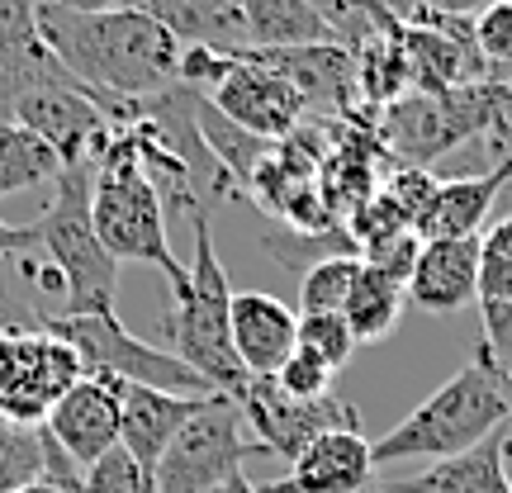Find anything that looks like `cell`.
<instances>
[{
    "label": "cell",
    "mask_w": 512,
    "mask_h": 493,
    "mask_svg": "<svg viewBox=\"0 0 512 493\" xmlns=\"http://www.w3.org/2000/svg\"><path fill=\"white\" fill-rule=\"evenodd\" d=\"M38 34L76 86L114 100H152L181 86V38L133 5L72 15L38 0Z\"/></svg>",
    "instance_id": "1"
},
{
    "label": "cell",
    "mask_w": 512,
    "mask_h": 493,
    "mask_svg": "<svg viewBox=\"0 0 512 493\" xmlns=\"http://www.w3.org/2000/svg\"><path fill=\"white\" fill-rule=\"evenodd\" d=\"M91 181L95 166H67L57 176L48 209L34 219V252L10 261L62 290V313H114L119 299V261L91 223Z\"/></svg>",
    "instance_id": "2"
},
{
    "label": "cell",
    "mask_w": 512,
    "mask_h": 493,
    "mask_svg": "<svg viewBox=\"0 0 512 493\" xmlns=\"http://www.w3.org/2000/svg\"><path fill=\"white\" fill-rule=\"evenodd\" d=\"M508 418L512 413H508V399H503L498 366L479 347L399 427H389L380 441H370L375 470H389L399 460H427V465H437V460L465 456V451H475L479 441L494 437L498 427H508Z\"/></svg>",
    "instance_id": "3"
},
{
    "label": "cell",
    "mask_w": 512,
    "mask_h": 493,
    "mask_svg": "<svg viewBox=\"0 0 512 493\" xmlns=\"http://www.w3.org/2000/svg\"><path fill=\"white\" fill-rule=\"evenodd\" d=\"M91 223L105 252L124 266H157L171 285V299L190 290V266L171 252L166 238V200L162 190L147 181L138 152L119 128H110V138L95 157V181H91Z\"/></svg>",
    "instance_id": "4"
},
{
    "label": "cell",
    "mask_w": 512,
    "mask_h": 493,
    "mask_svg": "<svg viewBox=\"0 0 512 493\" xmlns=\"http://www.w3.org/2000/svg\"><path fill=\"white\" fill-rule=\"evenodd\" d=\"M214 209H190V228H195V256H190V290L171 299L166 313V342L171 356H181L214 394L242 399L252 375L242 370L238 351H233V285L214 247Z\"/></svg>",
    "instance_id": "5"
},
{
    "label": "cell",
    "mask_w": 512,
    "mask_h": 493,
    "mask_svg": "<svg viewBox=\"0 0 512 493\" xmlns=\"http://www.w3.org/2000/svg\"><path fill=\"white\" fill-rule=\"evenodd\" d=\"M43 328L76 351L86 375H105V380L119 384H147V389H166V394H214L181 356L133 337L119 323V313H48Z\"/></svg>",
    "instance_id": "6"
},
{
    "label": "cell",
    "mask_w": 512,
    "mask_h": 493,
    "mask_svg": "<svg viewBox=\"0 0 512 493\" xmlns=\"http://www.w3.org/2000/svg\"><path fill=\"white\" fill-rule=\"evenodd\" d=\"M247 456H261L242 432V408L228 394H214L185 422L152 470V493H214L242 470Z\"/></svg>",
    "instance_id": "7"
},
{
    "label": "cell",
    "mask_w": 512,
    "mask_h": 493,
    "mask_svg": "<svg viewBox=\"0 0 512 493\" xmlns=\"http://www.w3.org/2000/svg\"><path fill=\"white\" fill-rule=\"evenodd\" d=\"M86 370L76 361V351L43 328H10L5 342V361H0V418L10 422H34L48 418L53 408Z\"/></svg>",
    "instance_id": "8"
},
{
    "label": "cell",
    "mask_w": 512,
    "mask_h": 493,
    "mask_svg": "<svg viewBox=\"0 0 512 493\" xmlns=\"http://www.w3.org/2000/svg\"><path fill=\"white\" fill-rule=\"evenodd\" d=\"M242 422L252 427V441L261 446V456H280V460H299L318 437H328L337 427H361L356 408L337 394L323 399H290L271 375H256L247 384V394L238 399Z\"/></svg>",
    "instance_id": "9"
},
{
    "label": "cell",
    "mask_w": 512,
    "mask_h": 493,
    "mask_svg": "<svg viewBox=\"0 0 512 493\" xmlns=\"http://www.w3.org/2000/svg\"><path fill=\"white\" fill-rule=\"evenodd\" d=\"M204 100H209L223 119H233V124L247 128L252 138H261V143H285L290 133L304 128V114H309L304 95L294 91L275 67H266V62L252 53H242L238 62L228 67V76H223Z\"/></svg>",
    "instance_id": "10"
},
{
    "label": "cell",
    "mask_w": 512,
    "mask_h": 493,
    "mask_svg": "<svg viewBox=\"0 0 512 493\" xmlns=\"http://www.w3.org/2000/svg\"><path fill=\"white\" fill-rule=\"evenodd\" d=\"M15 124H24L29 133H38L43 143L57 152L62 171L67 166H95L100 147L110 138V119L95 105V95L76 81H53L38 86L19 100Z\"/></svg>",
    "instance_id": "11"
},
{
    "label": "cell",
    "mask_w": 512,
    "mask_h": 493,
    "mask_svg": "<svg viewBox=\"0 0 512 493\" xmlns=\"http://www.w3.org/2000/svg\"><path fill=\"white\" fill-rule=\"evenodd\" d=\"M53 446L72 460L76 470H91L100 456H110L124 432V408H119V380L105 375H81V380L48 408V418L38 422Z\"/></svg>",
    "instance_id": "12"
},
{
    "label": "cell",
    "mask_w": 512,
    "mask_h": 493,
    "mask_svg": "<svg viewBox=\"0 0 512 493\" xmlns=\"http://www.w3.org/2000/svg\"><path fill=\"white\" fill-rule=\"evenodd\" d=\"M72 81L38 34V0H0V124L38 86Z\"/></svg>",
    "instance_id": "13"
},
{
    "label": "cell",
    "mask_w": 512,
    "mask_h": 493,
    "mask_svg": "<svg viewBox=\"0 0 512 493\" xmlns=\"http://www.w3.org/2000/svg\"><path fill=\"white\" fill-rule=\"evenodd\" d=\"M261 493H366L375 489V451L361 437V427H337L318 437L304 456L290 465L285 479L256 484Z\"/></svg>",
    "instance_id": "14"
},
{
    "label": "cell",
    "mask_w": 512,
    "mask_h": 493,
    "mask_svg": "<svg viewBox=\"0 0 512 493\" xmlns=\"http://www.w3.org/2000/svg\"><path fill=\"white\" fill-rule=\"evenodd\" d=\"M214 394H166V389H147V384H119V408H124V432L119 446L138 460V470L152 479L162 451L185 422L200 413Z\"/></svg>",
    "instance_id": "15"
},
{
    "label": "cell",
    "mask_w": 512,
    "mask_h": 493,
    "mask_svg": "<svg viewBox=\"0 0 512 493\" xmlns=\"http://www.w3.org/2000/svg\"><path fill=\"white\" fill-rule=\"evenodd\" d=\"M233 351L247 375H275L299 351V313L261 290H233Z\"/></svg>",
    "instance_id": "16"
},
{
    "label": "cell",
    "mask_w": 512,
    "mask_h": 493,
    "mask_svg": "<svg viewBox=\"0 0 512 493\" xmlns=\"http://www.w3.org/2000/svg\"><path fill=\"white\" fill-rule=\"evenodd\" d=\"M403 294L422 313H460L479 304V238L422 242Z\"/></svg>",
    "instance_id": "17"
},
{
    "label": "cell",
    "mask_w": 512,
    "mask_h": 493,
    "mask_svg": "<svg viewBox=\"0 0 512 493\" xmlns=\"http://www.w3.org/2000/svg\"><path fill=\"white\" fill-rule=\"evenodd\" d=\"M266 67L290 81L304 95L309 110H332L351 114L356 100V53L347 43H309V48H285V53H252Z\"/></svg>",
    "instance_id": "18"
},
{
    "label": "cell",
    "mask_w": 512,
    "mask_h": 493,
    "mask_svg": "<svg viewBox=\"0 0 512 493\" xmlns=\"http://www.w3.org/2000/svg\"><path fill=\"white\" fill-rule=\"evenodd\" d=\"M508 451H512V432L498 427L494 437L479 441L475 451L437 460V465H427L418 475L389 479L380 489H389V493H512Z\"/></svg>",
    "instance_id": "19"
},
{
    "label": "cell",
    "mask_w": 512,
    "mask_h": 493,
    "mask_svg": "<svg viewBox=\"0 0 512 493\" xmlns=\"http://www.w3.org/2000/svg\"><path fill=\"white\" fill-rule=\"evenodd\" d=\"M512 185L503 171H479V176H460V181H437L432 200L422 209V219L413 223V233L422 242H460L479 238V228L494 209L498 190Z\"/></svg>",
    "instance_id": "20"
},
{
    "label": "cell",
    "mask_w": 512,
    "mask_h": 493,
    "mask_svg": "<svg viewBox=\"0 0 512 493\" xmlns=\"http://www.w3.org/2000/svg\"><path fill=\"white\" fill-rule=\"evenodd\" d=\"M133 10L152 15L162 29L181 43L219 48V53H247V24H242V0H124Z\"/></svg>",
    "instance_id": "21"
},
{
    "label": "cell",
    "mask_w": 512,
    "mask_h": 493,
    "mask_svg": "<svg viewBox=\"0 0 512 493\" xmlns=\"http://www.w3.org/2000/svg\"><path fill=\"white\" fill-rule=\"evenodd\" d=\"M247 53H285L309 43H342L309 0H242Z\"/></svg>",
    "instance_id": "22"
},
{
    "label": "cell",
    "mask_w": 512,
    "mask_h": 493,
    "mask_svg": "<svg viewBox=\"0 0 512 493\" xmlns=\"http://www.w3.org/2000/svg\"><path fill=\"white\" fill-rule=\"evenodd\" d=\"M403 304H408V294H403L399 280L361 261L356 285H351V294H347V309H342L351 337H356V347H361V342H380V337H389L394 323H399Z\"/></svg>",
    "instance_id": "23"
},
{
    "label": "cell",
    "mask_w": 512,
    "mask_h": 493,
    "mask_svg": "<svg viewBox=\"0 0 512 493\" xmlns=\"http://www.w3.org/2000/svg\"><path fill=\"white\" fill-rule=\"evenodd\" d=\"M57 176H62V162L53 147L24 124L5 119L0 124V200L24 195L34 185H57Z\"/></svg>",
    "instance_id": "24"
},
{
    "label": "cell",
    "mask_w": 512,
    "mask_h": 493,
    "mask_svg": "<svg viewBox=\"0 0 512 493\" xmlns=\"http://www.w3.org/2000/svg\"><path fill=\"white\" fill-rule=\"evenodd\" d=\"M399 34H375L370 43L356 48V95H366L370 105H394L403 95V86H413L408 53H403Z\"/></svg>",
    "instance_id": "25"
},
{
    "label": "cell",
    "mask_w": 512,
    "mask_h": 493,
    "mask_svg": "<svg viewBox=\"0 0 512 493\" xmlns=\"http://www.w3.org/2000/svg\"><path fill=\"white\" fill-rule=\"evenodd\" d=\"M356 271H361V256H318L304 280H299V318L309 313H342L347 309V294L356 285Z\"/></svg>",
    "instance_id": "26"
},
{
    "label": "cell",
    "mask_w": 512,
    "mask_h": 493,
    "mask_svg": "<svg viewBox=\"0 0 512 493\" xmlns=\"http://www.w3.org/2000/svg\"><path fill=\"white\" fill-rule=\"evenodd\" d=\"M43 479V432L0 418V493Z\"/></svg>",
    "instance_id": "27"
},
{
    "label": "cell",
    "mask_w": 512,
    "mask_h": 493,
    "mask_svg": "<svg viewBox=\"0 0 512 493\" xmlns=\"http://www.w3.org/2000/svg\"><path fill=\"white\" fill-rule=\"evenodd\" d=\"M309 5L323 15V24L347 43L351 53H356L361 43H370L375 34H399V29L384 19L380 0H309Z\"/></svg>",
    "instance_id": "28"
},
{
    "label": "cell",
    "mask_w": 512,
    "mask_h": 493,
    "mask_svg": "<svg viewBox=\"0 0 512 493\" xmlns=\"http://www.w3.org/2000/svg\"><path fill=\"white\" fill-rule=\"evenodd\" d=\"M512 299V214L479 233V304Z\"/></svg>",
    "instance_id": "29"
},
{
    "label": "cell",
    "mask_w": 512,
    "mask_h": 493,
    "mask_svg": "<svg viewBox=\"0 0 512 493\" xmlns=\"http://www.w3.org/2000/svg\"><path fill=\"white\" fill-rule=\"evenodd\" d=\"M299 347L318 356L323 366L342 370L351 361V351H356V337H351L342 313H309V318H299Z\"/></svg>",
    "instance_id": "30"
},
{
    "label": "cell",
    "mask_w": 512,
    "mask_h": 493,
    "mask_svg": "<svg viewBox=\"0 0 512 493\" xmlns=\"http://www.w3.org/2000/svg\"><path fill=\"white\" fill-rule=\"evenodd\" d=\"M475 48L489 72H512V0H489L475 19Z\"/></svg>",
    "instance_id": "31"
},
{
    "label": "cell",
    "mask_w": 512,
    "mask_h": 493,
    "mask_svg": "<svg viewBox=\"0 0 512 493\" xmlns=\"http://www.w3.org/2000/svg\"><path fill=\"white\" fill-rule=\"evenodd\" d=\"M81 493H152V479L138 470V460L124 446H114L91 470H81Z\"/></svg>",
    "instance_id": "32"
},
{
    "label": "cell",
    "mask_w": 512,
    "mask_h": 493,
    "mask_svg": "<svg viewBox=\"0 0 512 493\" xmlns=\"http://www.w3.org/2000/svg\"><path fill=\"white\" fill-rule=\"evenodd\" d=\"M418 252H422L418 233H413V228H394V233H380L375 242H366V247H361V261L384 275H394L399 285H408V275L418 266Z\"/></svg>",
    "instance_id": "33"
},
{
    "label": "cell",
    "mask_w": 512,
    "mask_h": 493,
    "mask_svg": "<svg viewBox=\"0 0 512 493\" xmlns=\"http://www.w3.org/2000/svg\"><path fill=\"white\" fill-rule=\"evenodd\" d=\"M479 143H484V171H503L512 181V91L503 86H494V114L479 128Z\"/></svg>",
    "instance_id": "34"
},
{
    "label": "cell",
    "mask_w": 512,
    "mask_h": 493,
    "mask_svg": "<svg viewBox=\"0 0 512 493\" xmlns=\"http://www.w3.org/2000/svg\"><path fill=\"white\" fill-rule=\"evenodd\" d=\"M332 375H337V370L323 366L318 356H309V351L299 347L290 361H285V366L275 370L271 380L280 384L290 399H323V394H332Z\"/></svg>",
    "instance_id": "35"
},
{
    "label": "cell",
    "mask_w": 512,
    "mask_h": 493,
    "mask_svg": "<svg viewBox=\"0 0 512 493\" xmlns=\"http://www.w3.org/2000/svg\"><path fill=\"white\" fill-rule=\"evenodd\" d=\"M479 323H484V356L494 366H508L512 361V299H489L479 304Z\"/></svg>",
    "instance_id": "36"
},
{
    "label": "cell",
    "mask_w": 512,
    "mask_h": 493,
    "mask_svg": "<svg viewBox=\"0 0 512 493\" xmlns=\"http://www.w3.org/2000/svg\"><path fill=\"white\" fill-rule=\"evenodd\" d=\"M34 252V223H5L0 219V266Z\"/></svg>",
    "instance_id": "37"
},
{
    "label": "cell",
    "mask_w": 512,
    "mask_h": 493,
    "mask_svg": "<svg viewBox=\"0 0 512 493\" xmlns=\"http://www.w3.org/2000/svg\"><path fill=\"white\" fill-rule=\"evenodd\" d=\"M489 0H432V24L437 19H475Z\"/></svg>",
    "instance_id": "38"
},
{
    "label": "cell",
    "mask_w": 512,
    "mask_h": 493,
    "mask_svg": "<svg viewBox=\"0 0 512 493\" xmlns=\"http://www.w3.org/2000/svg\"><path fill=\"white\" fill-rule=\"evenodd\" d=\"M43 5L72 10V15H100V10H114V5H124V0H43Z\"/></svg>",
    "instance_id": "39"
},
{
    "label": "cell",
    "mask_w": 512,
    "mask_h": 493,
    "mask_svg": "<svg viewBox=\"0 0 512 493\" xmlns=\"http://www.w3.org/2000/svg\"><path fill=\"white\" fill-rule=\"evenodd\" d=\"M15 493H81V489H62V484H53V479H34V484H19Z\"/></svg>",
    "instance_id": "40"
},
{
    "label": "cell",
    "mask_w": 512,
    "mask_h": 493,
    "mask_svg": "<svg viewBox=\"0 0 512 493\" xmlns=\"http://www.w3.org/2000/svg\"><path fill=\"white\" fill-rule=\"evenodd\" d=\"M214 493H261V489H256L252 479H247V475H242V470H238V475L228 479V484H219V489H214Z\"/></svg>",
    "instance_id": "41"
},
{
    "label": "cell",
    "mask_w": 512,
    "mask_h": 493,
    "mask_svg": "<svg viewBox=\"0 0 512 493\" xmlns=\"http://www.w3.org/2000/svg\"><path fill=\"white\" fill-rule=\"evenodd\" d=\"M498 380H503V399H508V413H512V361L498 366Z\"/></svg>",
    "instance_id": "42"
},
{
    "label": "cell",
    "mask_w": 512,
    "mask_h": 493,
    "mask_svg": "<svg viewBox=\"0 0 512 493\" xmlns=\"http://www.w3.org/2000/svg\"><path fill=\"white\" fill-rule=\"evenodd\" d=\"M366 493H389V489H366Z\"/></svg>",
    "instance_id": "43"
}]
</instances>
